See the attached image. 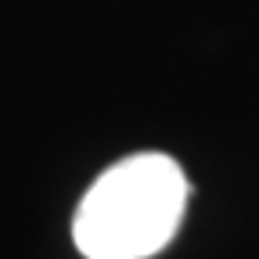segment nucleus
<instances>
[{"label": "nucleus", "mask_w": 259, "mask_h": 259, "mask_svg": "<svg viewBox=\"0 0 259 259\" xmlns=\"http://www.w3.org/2000/svg\"><path fill=\"white\" fill-rule=\"evenodd\" d=\"M187 198L191 184L177 158L137 151L87 187L72 216V241L87 259H148L177 238Z\"/></svg>", "instance_id": "f257e3e1"}]
</instances>
